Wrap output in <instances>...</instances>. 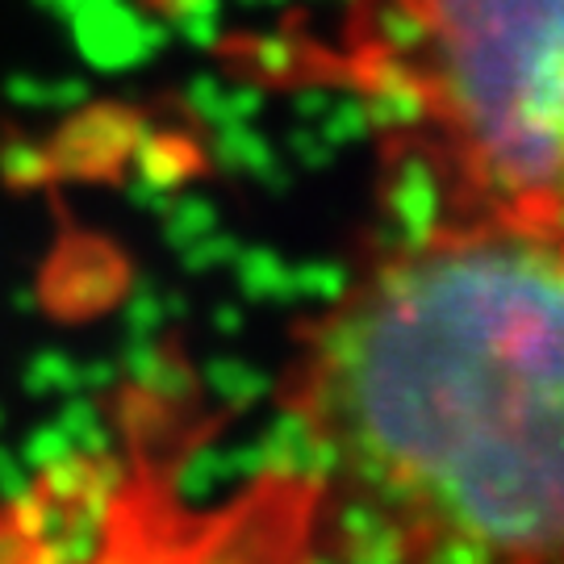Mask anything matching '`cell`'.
<instances>
[{"mask_svg": "<svg viewBox=\"0 0 564 564\" xmlns=\"http://www.w3.org/2000/svg\"><path fill=\"white\" fill-rule=\"evenodd\" d=\"M293 405L347 552L564 561V242L464 218L384 256Z\"/></svg>", "mask_w": 564, "mask_h": 564, "instance_id": "1", "label": "cell"}, {"mask_svg": "<svg viewBox=\"0 0 564 564\" xmlns=\"http://www.w3.org/2000/svg\"><path fill=\"white\" fill-rule=\"evenodd\" d=\"M381 63L468 218L564 242V0H384Z\"/></svg>", "mask_w": 564, "mask_h": 564, "instance_id": "2", "label": "cell"}]
</instances>
